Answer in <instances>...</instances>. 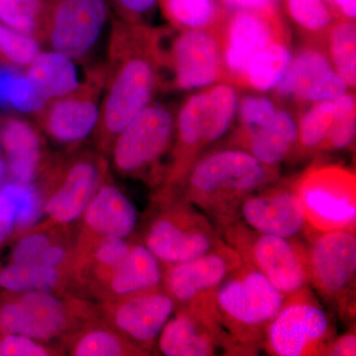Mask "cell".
I'll return each mask as SVG.
<instances>
[{"mask_svg": "<svg viewBox=\"0 0 356 356\" xmlns=\"http://www.w3.org/2000/svg\"><path fill=\"white\" fill-rule=\"evenodd\" d=\"M104 64L99 120L92 137L95 149L108 158L118 134L163 88L156 28L114 18Z\"/></svg>", "mask_w": 356, "mask_h": 356, "instance_id": "6da1fadb", "label": "cell"}, {"mask_svg": "<svg viewBox=\"0 0 356 356\" xmlns=\"http://www.w3.org/2000/svg\"><path fill=\"white\" fill-rule=\"evenodd\" d=\"M278 177L280 168H269L247 152L229 146L201 154L180 192L214 222L220 233L240 220L245 198Z\"/></svg>", "mask_w": 356, "mask_h": 356, "instance_id": "7a4b0ae2", "label": "cell"}, {"mask_svg": "<svg viewBox=\"0 0 356 356\" xmlns=\"http://www.w3.org/2000/svg\"><path fill=\"white\" fill-rule=\"evenodd\" d=\"M238 99V88L228 83L213 84L184 99L175 113L170 161L159 189L181 191L199 156L233 126Z\"/></svg>", "mask_w": 356, "mask_h": 356, "instance_id": "3957f363", "label": "cell"}, {"mask_svg": "<svg viewBox=\"0 0 356 356\" xmlns=\"http://www.w3.org/2000/svg\"><path fill=\"white\" fill-rule=\"evenodd\" d=\"M285 296L254 267L243 261L222 283L216 294L218 318L243 355L264 348L269 325Z\"/></svg>", "mask_w": 356, "mask_h": 356, "instance_id": "277c9868", "label": "cell"}, {"mask_svg": "<svg viewBox=\"0 0 356 356\" xmlns=\"http://www.w3.org/2000/svg\"><path fill=\"white\" fill-rule=\"evenodd\" d=\"M110 177L109 159L95 147L51 154L34 184L44 219L67 226L74 224Z\"/></svg>", "mask_w": 356, "mask_h": 356, "instance_id": "5b68a950", "label": "cell"}, {"mask_svg": "<svg viewBox=\"0 0 356 356\" xmlns=\"http://www.w3.org/2000/svg\"><path fill=\"white\" fill-rule=\"evenodd\" d=\"M154 212L139 242L146 245L163 266L196 259L221 240L209 218L186 200L181 192L159 191Z\"/></svg>", "mask_w": 356, "mask_h": 356, "instance_id": "8992f818", "label": "cell"}, {"mask_svg": "<svg viewBox=\"0 0 356 356\" xmlns=\"http://www.w3.org/2000/svg\"><path fill=\"white\" fill-rule=\"evenodd\" d=\"M98 317L96 302L70 293L0 292V334H21L58 343Z\"/></svg>", "mask_w": 356, "mask_h": 356, "instance_id": "52a82bcc", "label": "cell"}, {"mask_svg": "<svg viewBox=\"0 0 356 356\" xmlns=\"http://www.w3.org/2000/svg\"><path fill=\"white\" fill-rule=\"evenodd\" d=\"M175 128V111L163 103H149L114 140L110 166L120 177L161 185L165 175L161 161L172 149Z\"/></svg>", "mask_w": 356, "mask_h": 356, "instance_id": "ba28073f", "label": "cell"}, {"mask_svg": "<svg viewBox=\"0 0 356 356\" xmlns=\"http://www.w3.org/2000/svg\"><path fill=\"white\" fill-rule=\"evenodd\" d=\"M163 88L200 90L225 83L216 30L156 28Z\"/></svg>", "mask_w": 356, "mask_h": 356, "instance_id": "9c48e42d", "label": "cell"}, {"mask_svg": "<svg viewBox=\"0 0 356 356\" xmlns=\"http://www.w3.org/2000/svg\"><path fill=\"white\" fill-rule=\"evenodd\" d=\"M222 240L285 297L309 287L307 245L297 238L259 233L238 220L220 232Z\"/></svg>", "mask_w": 356, "mask_h": 356, "instance_id": "30bf717a", "label": "cell"}, {"mask_svg": "<svg viewBox=\"0 0 356 356\" xmlns=\"http://www.w3.org/2000/svg\"><path fill=\"white\" fill-rule=\"evenodd\" d=\"M307 224L314 232H355V173L336 165H314L295 178Z\"/></svg>", "mask_w": 356, "mask_h": 356, "instance_id": "8fae6325", "label": "cell"}, {"mask_svg": "<svg viewBox=\"0 0 356 356\" xmlns=\"http://www.w3.org/2000/svg\"><path fill=\"white\" fill-rule=\"evenodd\" d=\"M105 76L104 63L90 65L76 89L49 100L35 114V124L44 138L72 151L93 135L99 120Z\"/></svg>", "mask_w": 356, "mask_h": 356, "instance_id": "7c38bea8", "label": "cell"}, {"mask_svg": "<svg viewBox=\"0 0 356 356\" xmlns=\"http://www.w3.org/2000/svg\"><path fill=\"white\" fill-rule=\"evenodd\" d=\"M332 339L329 316L306 287L285 297L267 330L264 348L273 356L324 355Z\"/></svg>", "mask_w": 356, "mask_h": 356, "instance_id": "4fadbf2b", "label": "cell"}, {"mask_svg": "<svg viewBox=\"0 0 356 356\" xmlns=\"http://www.w3.org/2000/svg\"><path fill=\"white\" fill-rule=\"evenodd\" d=\"M307 238L309 283L323 298L336 304L341 315L351 314L355 292V232L311 229Z\"/></svg>", "mask_w": 356, "mask_h": 356, "instance_id": "5bb4252c", "label": "cell"}, {"mask_svg": "<svg viewBox=\"0 0 356 356\" xmlns=\"http://www.w3.org/2000/svg\"><path fill=\"white\" fill-rule=\"evenodd\" d=\"M243 264L240 254L222 238L212 250L196 259L163 266L161 286L177 308L188 307L218 317V289Z\"/></svg>", "mask_w": 356, "mask_h": 356, "instance_id": "9a60e30c", "label": "cell"}, {"mask_svg": "<svg viewBox=\"0 0 356 356\" xmlns=\"http://www.w3.org/2000/svg\"><path fill=\"white\" fill-rule=\"evenodd\" d=\"M110 18L106 0H49L41 44L81 63L88 60Z\"/></svg>", "mask_w": 356, "mask_h": 356, "instance_id": "2e32d148", "label": "cell"}, {"mask_svg": "<svg viewBox=\"0 0 356 356\" xmlns=\"http://www.w3.org/2000/svg\"><path fill=\"white\" fill-rule=\"evenodd\" d=\"M225 83L238 88L248 63L276 40L290 36L280 9L227 13L217 30Z\"/></svg>", "mask_w": 356, "mask_h": 356, "instance_id": "e0dca14e", "label": "cell"}, {"mask_svg": "<svg viewBox=\"0 0 356 356\" xmlns=\"http://www.w3.org/2000/svg\"><path fill=\"white\" fill-rule=\"evenodd\" d=\"M97 306L99 317L104 322L149 355L177 309L163 286L99 302Z\"/></svg>", "mask_w": 356, "mask_h": 356, "instance_id": "ac0fdd59", "label": "cell"}, {"mask_svg": "<svg viewBox=\"0 0 356 356\" xmlns=\"http://www.w3.org/2000/svg\"><path fill=\"white\" fill-rule=\"evenodd\" d=\"M138 219L132 201L111 177L108 178L96 191L76 222L74 262L105 241L130 238L137 228Z\"/></svg>", "mask_w": 356, "mask_h": 356, "instance_id": "d6986e66", "label": "cell"}, {"mask_svg": "<svg viewBox=\"0 0 356 356\" xmlns=\"http://www.w3.org/2000/svg\"><path fill=\"white\" fill-rule=\"evenodd\" d=\"M348 89L332 67L324 43L307 41L293 54L289 69L274 91L278 99L308 105L336 99Z\"/></svg>", "mask_w": 356, "mask_h": 356, "instance_id": "ffe728a7", "label": "cell"}, {"mask_svg": "<svg viewBox=\"0 0 356 356\" xmlns=\"http://www.w3.org/2000/svg\"><path fill=\"white\" fill-rule=\"evenodd\" d=\"M156 346L165 356L243 355L217 316L188 307L175 309Z\"/></svg>", "mask_w": 356, "mask_h": 356, "instance_id": "44dd1931", "label": "cell"}, {"mask_svg": "<svg viewBox=\"0 0 356 356\" xmlns=\"http://www.w3.org/2000/svg\"><path fill=\"white\" fill-rule=\"evenodd\" d=\"M294 182L274 181L250 194L241 205V221L267 235L289 238L308 235L311 229Z\"/></svg>", "mask_w": 356, "mask_h": 356, "instance_id": "7402d4cb", "label": "cell"}, {"mask_svg": "<svg viewBox=\"0 0 356 356\" xmlns=\"http://www.w3.org/2000/svg\"><path fill=\"white\" fill-rule=\"evenodd\" d=\"M0 140L6 154L8 181L36 184L51 154L36 124L17 115L3 117L0 119Z\"/></svg>", "mask_w": 356, "mask_h": 356, "instance_id": "603a6c76", "label": "cell"}, {"mask_svg": "<svg viewBox=\"0 0 356 356\" xmlns=\"http://www.w3.org/2000/svg\"><path fill=\"white\" fill-rule=\"evenodd\" d=\"M163 266L142 243L132 240L127 254L88 293L92 301H109L161 286Z\"/></svg>", "mask_w": 356, "mask_h": 356, "instance_id": "cb8c5ba5", "label": "cell"}, {"mask_svg": "<svg viewBox=\"0 0 356 356\" xmlns=\"http://www.w3.org/2000/svg\"><path fill=\"white\" fill-rule=\"evenodd\" d=\"M298 140L297 118L278 107L273 118L261 128H236L229 146L247 152L269 168H280L283 161L296 156Z\"/></svg>", "mask_w": 356, "mask_h": 356, "instance_id": "d4e9b609", "label": "cell"}, {"mask_svg": "<svg viewBox=\"0 0 356 356\" xmlns=\"http://www.w3.org/2000/svg\"><path fill=\"white\" fill-rule=\"evenodd\" d=\"M0 289L77 295L72 266H48L37 262L7 261L0 264Z\"/></svg>", "mask_w": 356, "mask_h": 356, "instance_id": "484cf974", "label": "cell"}, {"mask_svg": "<svg viewBox=\"0 0 356 356\" xmlns=\"http://www.w3.org/2000/svg\"><path fill=\"white\" fill-rule=\"evenodd\" d=\"M72 356H146L139 346L98 317L89 321L58 343Z\"/></svg>", "mask_w": 356, "mask_h": 356, "instance_id": "4316f807", "label": "cell"}, {"mask_svg": "<svg viewBox=\"0 0 356 356\" xmlns=\"http://www.w3.org/2000/svg\"><path fill=\"white\" fill-rule=\"evenodd\" d=\"M74 63L63 54L49 50L40 51L24 70L49 102L69 95L81 84Z\"/></svg>", "mask_w": 356, "mask_h": 356, "instance_id": "83f0119b", "label": "cell"}, {"mask_svg": "<svg viewBox=\"0 0 356 356\" xmlns=\"http://www.w3.org/2000/svg\"><path fill=\"white\" fill-rule=\"evenodd\" d=\"M292 58L290 36L276 40L250 60L238 88L257 92L274 90L289 69Z\"/></svg>", "mask_w": 356, "mask_h": 356, "instance_id": "f1b7e54d", "label": "cell"}, {"mask_svg": "<svg viewBox=\"0 0 356 356\" xmlns=\"http://www.w3.org/2000/svg\"><path fill=\"white\" fill-rule=\"evenodd\" d=\"M72 225L56 224L44 219L14 236L8 261L43 264L47 254L58 243L74 242Z\"/></svg>", "mask_w": 356, "mask_h": 356, "instance_id": "f546056e", "label": "cell"}, {"mask_svg": "<svg viewBox=\"0 0 356 356\" xmlns=\"http://www.w3.org/2000/svg\"><path fill=\"white\" fill-rule=\"evenodd\" d=\"M158 6L177 30L217 31L227 14L218 0H158Z\"/></svg>", "mask_w": 356, "mask_h": 356, "instance_id": "4dcf8cb0", "label": "cell"}, {"mask_svg": "<svg viewBox=\"0 0 356 356\" xmlns=\"http://www.w3.org/2000/svg\"><path fill=\"white\" fill-rule=\"evenodd\" d=\"M48 99L24 70L7 67L0 72V114H36Z\"/></svg>", "mask_w": 356, "mask_h": 356, "instance_id": "1f68e13d", "label": "cell"}, {"mask_svg": "<svg viewBox=\"0 0 356 356\" xmlns=\"http://www.w3.org/2000/svg\"><path fill=\"white\" fill-rule=\"evenodd\" d=\"M325 51L337 74L348 86L356 84V27L355 22L337 20L325 34Z\"/></svg>", "mask_w": 356, "mask_h": 356, "instance_id": "d6a6232c", "label": "cell"}, {"mask_svg": "<svg viewBox=\"0 0 356 356\" xmlns=\"http://www.w3.org/2000/svg\"><path fill=\"white\" fill-rule=\"evenodd\" d=\"M332 100L312 103L310 107L300 115L296 156L320 153L334 121Z\"/></svg>", "mask_w": 356, "mask_h": 356, "instance_id": "836d02e7", "label": "cell"}, {"mask_svg": "<svg viewBox=\"0 0 356 356\" xmlns=\"http://www.w3.org/2000/svg\"><path fill=\"white\" fill-rule=\"evenodd\" d=\"M288 17L307 41L323 42L337 19L325 0H284Z\"/></svg>", "mask_w": 356, "mask_h": 356, "instance_id": "e575fe53", "label": "cell"}, {"mask_svg": "<svg viewBox=\"0 0 356 356\" xmlns=\"http://www.w3.org/2000/svg\"><path fill=\"white\" fill-rule=\"evenodd\" d=\"M46 11L47 0H0V22L40 43Z\"/></svg>", "mask_w": 356, "mask_h": 356, "instance_id": "d590c367", "label": "cell"}, {"mask_svg": "<svg viewBox=\"0 0 356 356\" xmlns=\"http://www.w3.org/2000/svg\"><path fill=\"white\" fill-rule=\"evenodd\" d=\"M332 102L334 109V121L327 139L321 147V152L348 149L355 140V95L350 91H346L343 95L332 100Z\"/></svg>", "mask_w": 356, "mask_h": 356, "instance_id": "8d00e7d4", "label": "cell"}, {"mask_svg": "<svg viewBox=\"0 0 356 356\" xmlns=\"http://www.w3.org/2000/svg\"><path fill=\"white\" fill-rule=\"evenodd\" d=\"M41 51V43L0 22V64L25 70Z\"/></svg>", "mask_w": 356, "mask_h": 356, "instance_id": "74e56055", "label": "cell"}, {"mask_svg": "<svg viewBox=\"0 0 356 356\" xmlns=\"http://www.w3.org/2000/svg\"><path fill=\"white\" fill-rule=\"evenodd\" d=\"M65 351L58 343H46L21 334H0V356H60Z\"/></svg>", "mask_w": 356, "mask_h": 356, "instance_id": "f35d334b", "label": "cell"}, {"mask_svg": "<svg viewBox=\"0 0 356 356\" xmlns=\"http://www.w3.org/2000/svg\"><path fill=\"white\" fill-rule=\"evenodd\" d=\"M277 105L270 98L261 95H245L238 99V128H261L273 118Z\"/></svg>", "mask_w": 356, "mask_h": 356, "instance_id": "ab89813d", "label": "cell"}, {"mask_svg": "<svg viewBox=\"0 0 356 356\" xmlns=\"http://www.w3.org/2000/svg\"><path fill=\"white\" fill-rule=\"evenodd\" d=\"M118 19L136 24H147L158 6V0H106Z\"/></svg>", "mask_w": 356, "mask_h": 356, "instance_id": "60d3db41", "label": "cell"}, {"mask_svg": "<svg viewBox=\"0 0 356 356\" xmlns=\"http://www.w3.org/2000/svg\"><path fill=\"white\" fill-rule=\"evenodd\" d=\"M18 216L17 204L0 188V250L10 243L17 234Z\"/></svg>", "mask_w": 356, "mask_h": 356, "instance_id": "b9f144b4", "label": "cell"}, {"mask_svg": "<svg viewBox=\"0 0 356 356\" xmlns=\"http://www.w3.org/2000/svg\"><path fill=\"white\" fill-rule=\"evenodd\" d=\"M227 13L280 9V0H218Z\"/></svg>", "mask_w": 356, "mask_h": 356, "instance_id": "7bdbcfd3", "label": "cell"}, {"mask_svg": "<svg viewBox=\"0 0 356 356\" xmlns=\"http://www.w3.org/2000/svg\"><path fill=\"white\" fill-rule=\"evenodd\" d=\"M324 355L351 356L356 355V336L355 331H350L343 336L332 339L327 344Z\"/></svg>", "mask_w": 356, "mask_h": 356, "instance_id": "ee69618b", "label": "cell"}, {"mask_svg": "<svg viewBox=\"0 0 356 356\" xmlns=\"http://www.w3.org/2000/svg\"><path fill=\"white\" fill-rule=\"evenodd\" d=\"M329 6L337 20L355 22L356 0H330Z\"/></svg>", "mask_w": 356, "mask_h": 356, "instance_id": "f6af8a7d", "label": "cell"}, {"mask_svg": "<svg viewBox=\"0 0 356 356\" xmlns=\"http://www.w3.org/2000/svg\"><path fill=\"white\" fill-rule=\"evenodd\" d=\"M7 177V163L6 154H4L3 147H2L1 140H0V184L6 180Z\"/></svg>", "mask_w": 356, "mask_h": 356, "instance_id": "bcb514c9", "label": "cell"}, {"mask_svg": "<svg viewBox=\"0 0 356 356\" xmlns=\"http://www.w3.org/2000/svg\"><path fill=\"white\" fill-rule=\"evenodd\" d=\"M325 2H327V6H329V2H330V0H325Z\"/></svg>", "mask_w": 356, "mask_h": 356, "instance_id": "7dc6e473", "label": "cell"}, {"mask_svg": "<svg viewBox=\"0 0 356 356\" xmlns=\"http://www.w3.org/2000/svg\"><path fill=\"white\" fill-rule=\"evenodd\" d=\"M47 1H49V0H47Z\"/></svg>", "mask_w": 356, "mask_h": 356, "instance_id": "c3c4849f", "label": "cell"}]
</instances>
